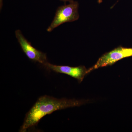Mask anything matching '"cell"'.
Listing matches in <instances>:
<instances>
[{
    "mask_svg": "<svg viewBox=\"0 0 132 132\" xmlns=\"http://www.w3.org/2000/svg\"><path fill=\"white\" fill-rule=\"evenodd\" d=\"M87 102V101L83 100L57 99L47 95L42 96L26 114L20 131L26 132L29 128L37 125L45 116L55 111L80 106Z\"/></svg>",
    "mask_w": 132,
    "mask_h": 132,
    "instance_id": "obj_1",
    "label": "cell"
},
{
    "mask_svg": "<svg viewBox=\"0 0 132 132\" xmlns=\"http://www.w3.org/2000/svg\"><path fill=\"white\" fill-rule=\"evenodd\" d=\"M79 3L78 2H70L68 5L59 7L57 9L55 16L47 31L51 32L55 28L63 23L72 22L77 20L79 15L78 13Z\"/></svg>",
    "mask_w": 132,
    "mask_h": 132,
    "instance_id": "obj_2",
    "label": "cell"
},
{
    "mask_svg": "<svg viewBox=\"0 0 132 132\" xmlns=\"http://www.w3.org/2000/svg\"><path fill=\"white\" fill-rule=\"evenodd\" d=\"M132 56V48L119 47L106 53L99 58L94 65L88 69V73L97 69L111 65L118 61Z\"/></svg>",
    "mask_w": 132,
    "mask_h": 132,
    "instance_id": "obj_3",
    "label": "cell"
},
{
    "mask_svg": "<svg viewBox=\"0 0 132 132\" xmlns=\"http://www.w3.org/2000/svg\"><path fill=\"white\" fill-rule=\"evenodd\" d=\"M15 35L22 49L29 59L43 65L47 63L46 54L39 51L33 47L31 43L24 37L20 30H16Z\"/></svg>",
    "mask_w": 132,
    "mask_h": 132,
    "instance_id": "obj_4",
    "label": "cell"
},
{
    "mask_svg": "<svg viewBox=\"0 0 132 132\" xmlns=\"http://www.w3.org/2000/svg\"><path fill=\"white\" fill-rule=\"evenodd\" d=\"M47 69L55 72L65 74L77 79L80 82L83 80L85 76L88 73V69L84 66L70 67L67 66L56 65L47 62L44 65Z\"/></svg>",
    "mask_w": 132,
    "mask_h": 132,
    "instance_id": "obj_5",
    "label": "cell"
},
{
    "mask_svg": "<svg viewBox=\"0 0 132 132\" xmlns=\"http://www.w3.org/2000/svg\"><path fill=\"white\" fill-rule=\"evenodd\" d=\"M60 1H61L64 2H71L73 1V0H60Z\"/></svg>",
    "mask_w": 132,
    "mask_h": 132,
    "instance_id": "obj_6",
    "label": "cell"
},
{
    "mask_svg": "<svg viewBox=\"0 0 132 132\" xmlns=\"http://www.w3.org/2000/svg\"><path fill=\"white\" fill-rule=\"evenodd\" d=\"M98 2L100 4L102 2V0H98Z\"/></svg>",
    "mask_w": 132,
    "mask_h": 132,
    "instance_id": "obj_7",
    "label": "cell"
}]
</instances>
